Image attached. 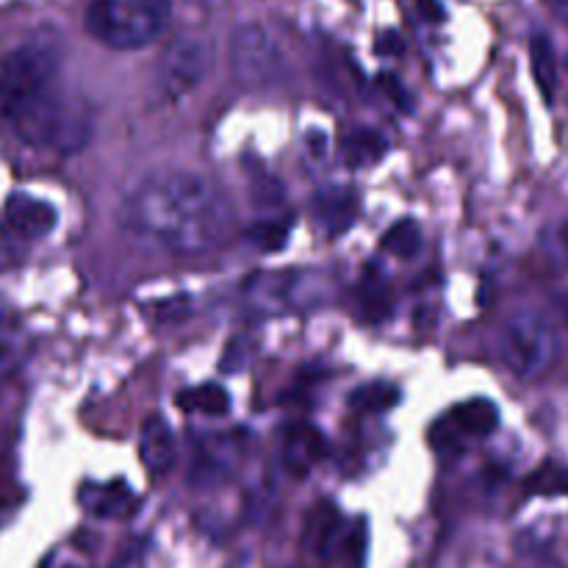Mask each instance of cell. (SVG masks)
<instances>
[{
    "label": "cell",
    "mask_w": 568,
    "mask_h": 568,
    "mask_svg": "<svg viewBox=\"0 0 568 568\" xmlns=\"http://www.w3.org/2000/svg\"><path fill=\"white\" fill-rule=\"evenodd\" d=\"M381 87L386 89V92H388V98H392V100H397V103H399V109H405V111H408L410 100H408V94H405V89H403V83H399V78H394L392 72H383V75H381Z\"/></svg>",
    "instance_id": "d4e9b609"
},
{
    "label": "cell",
    "mask_w": 568,
    "mask_h": 568,
    "mask_svg": "<svg viewBox=\"0 0 568 568\" xmlns=\"http://www.w3.org/2000/svg\"><path fill=\"white\" fill-rule=\"evenodd\" d=\"M55 75H59V55L48 44L28 42L11 50L0 64V111L55 87Z\"/></svg>",
    "instance_id": "5b68a950"
},
{
    "label": "cell",
    "mask_w": 568,
    "mask_h": 568,
    "mask_svg": "<svg viewBox=\"0 0 568 568\" xmlns=\"http://www.w3.org/2000/svg\"><path fill=\"white\" fill-rule=\"evenodd\" d=\"M20 355H22L20 331H17L9 320L0 322V375L9 372L11 366L20 361Z\"/></svg>",
    "instance_id": "7402d4cb"
},
{
    "label": "cell",
    "mask_w": 568,
    "mask_h": 568,
    "mask_svg": "<svg viewBox=\"0 0 568 568\" xmlns=\"http://www.w3.org/2000/svg\"><path fill=\"white\" fill-rule=\"evenodd\" d=\"M3 222L17 239H22V242H39V239L50 236V233L55 231L59 214H55L53 205L44 203V200L17 192L6 200Z\"/></svg>",
    "instance_id": "ba28073f"
},
{
    "label": "cell",
    "mask_w": 568,
    "mask_h": 568,
    "mask_svg": "<svg viewBox=\"0 0 568 568\" xmlns=\"http://www.w3.org/2000/svg\"><path fill=\"white\" fill-rule=\"evenodd\" d=\"M314 216L327 236H342L355 225L358 216V194L347 186L320 189L314 197Z\"/></svg>",
    "instance_id": "30bf717a"
},
{
    "label": "cell",
    "mask_w": 568,
    "mask_h": 568,
    "mask_svg": "<svg viewBox=\"0 0 568 568\" xmlns=\"http://www.w3.org/2000/svg\"><path fill=\"white\" fill-rule=\"evenodd\" d=\"M178 405L189 414H200V416H211V419H220L231 410V394L225 392L216 383H203V386L186 388V392L178 397Z\"/></svg>",
    "instance_id": "9a60e30c"
},
{
    "label": "cell",
    "mask_w": 568,
    "mask_h": 568,
    "mask_svg": "<svg viewBox=\"0 0 568 568\" xmlns=\"http://www.w3.org/2000/svg\"><path fill=\"white\" fill-rule=\"evenodd\" d=\"M11 131L31 148L53 153H78L92 139V109L81 98H70L59 87L39 92L37 98L0 111Z\"/></svg>",
    "instance_id": "7a4b0ae2"
},
{
    "label": "cell",
    "mask_w": 568,
    "mask_h": 568,
    "mask_svg": "<svg viewBox=\"0 0 568 568\" xmlns=\"http://www.w3.org/2000/svg\"><path fill=\"white\" fill-rule=\"evenodd\" d=\"M388 142L381 131L375 128H355L344 136L342 142V159L349 170H366V166H375L386 159Z\"/></svg>",
    "instance_id": "7c38bea8"
},
{
    "label": "cell",
    "mask_w": 568,
    "mask_h": 568,
    "mask_svg": "<svg viewBox=\"0 0 568 568\" xmlns=\"http://www.w3.org/2000/svg\"><path fill=\"white\" fill-rule=\"evenodd\" d=\"M0 322H6V311L3 308H0Z\"/></svg>",
    "instance_id": "f1b7e54d"
},
{
    "label": "cell",
    "mask_w": 568,
    "mask_h": 568,
    "mask_svg": "<svg viewBox=\"0 0 568 568\" xmlns=\"http://www.w3.org/2000/svg\"><path fill=\"white\" fill-rule=\"evenodd\" d=\"M530 494H541V497H558V494H568V469L547 464L530 477L527 483Z\"/></svg>",
    "instance_id": "ffe728a7"
},
{
    "label": "cell",
    "mask_w": 568,
    "mask_h": 568,
    "mask_svg": "<svg viewBox=\"0 0 568 568\" xmlns=\"http://www.w3.org/2000/svg\"><path fill=\"white\" fill-rule=\"evenodd\" d=\"M497 353L514 375H519L521 381H536L552 369L558 358V333L552 322L538 311H516L499 327Z\"/></svg>",
    "instance_id": "277c9868"
},
{
    "label": "cell",
    "mask_w": 568,
    "mask_h": 568,
    "mask_svg": "<svg viewBox=\"0 0 568 568\" xmlns=\"http://www.w3.org/2000/svg\"><path fill=\"white\" fill-rule=\"evenodd\" d=\"M139 458L150 477H164L175 464V436L161 416H148L139 433Z\"/></svg>",
    "instance_id": "8fae6325"
},
{
    "label": "cell",
    "mask_w": 568,
    "mask_h": 568,
    "mask_svg": "<svg viewBox=\"0 0 568 568\" xmlns=\"http://www.w3.org/2000/svg\"><path fill=\"white\" fill-rule=\"evenodd\" d=\"M364 297H361V305L366 311V320L372 322H383L388 314H392V297L386 292V283L381 281H372L364 283Z\"/></svg>",
    "instance_id": "44dd1931"
},
{
    "label": "cell",
    "mask_w": 568,
    "mask_h": 568,
    "mask_svg": "<svg viewBox=\"0 0 568 568\" xmlns=\"http://www.w3.org/2000/svg\"><path fill=\"white\" fill-rule=\"evenodd\" d=\"M170 22V0H92L87 28L114 50H139L155 42Z\"/></svg>",
    "instance_id": "3957f363"
},
{
    "label": "cell",
    "mask_w": 568,
    "mask_h": 568,
    "mask_svg": "<svg viewBox=\"0 0 568 568\" xmlns=\"http://www.w3.org/2000/svg\"><path fill=\"white\" fill-rule=\"evenodd\" d=\"M120 222L178 255H205L231 239L236 216L227 194L200 172L159 170L125 192Z\"/></svg>",
    "instance_id": "6da1fadb"
},
{
    "label": "cell",
    "mask_w": 568,
    "mask_h": 568,
    "mask_svg": "<svg viewBox=\"0 0 568 568\" xmlns=\"http://www.w3.org/2000/svg\"><path fill=\"white\" fill-rule=\"evenodd\" d=\"M449 422H453L460 436L486 438L499 427V410L491 399H466L453 410Z\"/></svg>",
    "instance_id": "5bb4252c"
},
{
    "label": "cell",
    "mask_w": 568,
    "mask_h": 568,
    "mask_svg": "<svg viewBox=\"0 0 568 568\" xmlns=\"http://www.w3.org/2000/svg\"><path fill=\"white\" fill-rule=\"evenodd\" d=\"M211 70V44L200 37H181L159 55L155 83L166 98L192 92Z\"/></svg>",
    "instance_id": "52a82bcc"
},
{
    "label": "cell",
    "mask_w": 568,
    "mask_h": 568,
    "mask_svg": "<svg viewBox=\"0 0 568 568\" xmlns=\"http://www.w3.org/2000/svg\"><path fill=\"white\" fill-rule=\"evenodd\" d=\"M327 453V438L314 425H294L283 436V466L294 477H305Z\"/></svg>",
    "instance_id": "9c48e42d"
},
{
    "label": "cell",
    "mask_w": 568,
    "mask_h": 568,
    "mask_svg": "<svg viewBox=\"0 0 568 568\" xmlns=\"http://www.w3.org/2000/svg\"><path fill=\"white\" fill-rule=\"evenodd\" d=\"M305 148H308L311 155H316V159H325V155H327V136L322 131H311L308 136H305Z\"/></svg>",
    "instance_id": "83f0119b"
},
{
    "label": "cell",
    "mask_w": 568,
    "mask_h": 568,
    "mask_svg": "<svg viewBox=\"0 0 568 568\" xmlns=\"http://www.w3.org/2000/svg\"><path fill=\"white\" fill-rule=\"evenodd\" d=\"M383 250L394 258L410 261L419 255L422 250V231L414 220H399L397 225H392L383 236Z\"/></svg>",
    "instance_id": "ac0fdd59"
},
{
    "label": "cell",
    "mask_w": 568,
    "mask_h": 568,
    "mask_svg": "<svg viewBox=\"0 0 568 568\" xmlns=\"http://www.w3.org/2000/svg\"><path fill=\"white\" fill-rule=\"evenodd\" d=\"M399 403V392L388 383H369V386H361L358 392L349 397V408L355 414H386L394 405Z\"/></svg>",
    "instance_id": "d6986e66"
},
{
    "label": "cell",
    "mask_w": 568,
    "mask_h": 568,
    "mask_svg": "<svg viewBox=\"0 0 568 568\" xmlns=\"http://www.w3.org/2000/svg\"><path fill=\"white\" fill-rule=\"evenodd\" d=\"M288 231H292V222L281 220V216H264V220H255L253 225L244 231V239L253 244L261 253H277V250L286 247Z\"/></svg>",
    "instance_id": "e0dca14e"
},
{
    "label": "cell",
    "mask_w": 568,
    "mask_h": 568,
    "mask_svg": "<svg viewBox=\"0 0 568 568\" xmlns=\"http://www.w3.org/2000/svg\"><path fill=\"white\" fill-rule=\"evenodd\" d=\"M227 59H231L233 78L247 89H261L272 83L281 75L283 67V53L275 37L258 22H247L233 31Z\"/></svg>",
    "instance_id": "8992f818"
},
{
    "label": "cell",
    "mask_w": 568,
    "mask_h": 568,
    "mask_svg": "<svg viewBox=\"0 0 568 568\" xmlns=\"http://www.w3.org/2000/svg\"><path fill=\"white\" fill-rule=\"evenodd\" d=\"M375 48L381 55H399L405 50V42L397 31H383L381 37H377Z\"/></svg>",
    "instance_id": "484cf974"
},
{
    "label": "cell",
    "mask_w": 568,
    "mask_h": 568,
    "mask_svg": "<svg viewBox=\"0 0 568 568\" xmlns=\"http://www.w3.org/2000/svg\"><path fill=\"white\" fill-rule=\"evenodd\" d=\"M566 70H568V55H566Z\"/></svg>",
    "instance_id": "f546056e"
},
{
    "label": "cell",
    "mask_w": 568,
    "mask_h": 568,
    "mask_svg": "<svg viewBox=\"0 0 568 568\" xmlns=\"http://www.w3.org/2000/svg\"><path fill=\"white\" fill-rule=\"evenodd\" d=\"M416 9H419V14L425 17L427 22H442L444 17H447L442 0H416Z\"/></svg>",
    "instance_id": "4316f807"
},
{
    "label": "cell",
    "mask_w": 568,
    "mask_h": 568,
    "mask_svg": "<svg viewBox=\"0 0 568 568\" xmlns=\"http://www.w3.org/2000/svg\"><path fill=\"white\" fill-rule=\"evenodd\" d=\"M133 494L125 483H109V486H87L81 491V505L89 514L100 519H120L133 510Z\"/></svg>",
    "instance_id": "4fadbf2b"
},
{
    "label": "cell",
    "mask_w": 568,
    "mask_h": 568,
    "mask_svg": "<svg viewBox=\"0 0 568 568\" xmlns=\"http://www.w3.org/2000/svg\"><path fill=\"white\" fill-rule=\"evenodd\" d=\"M530 64L532 78H536L544 100L552 103L555 87H558V59H555V48L552 42H549L547 33H536V37L530 39Z\"/></svg>",
    "instance_id": "2e32d148"
},
{
    "label": "cell",
    "mask_w": 568,
    "mask_h": 568,
    "mask_svg": "<svg viewBox=\"0 0 568 568\" xmlns=\"http://www.w3.org/2000/svg\"><path fill=\"white\" fill-rule=\"evenodd\" d=\"M22 258H26V242L17 239L14 233L6 227V222H0V272L14 270Z\"/></svg>",
    "instance_id": "cb8c5ba5"
},
{
    "label": "cell",
    "mask_w": 568,
    "mask_h": 568,
    "mask_svg": "<svg viewBox=\"0 0 568 568\" xmlns=\"http://www.w3.org/2000/svg\"><path fill=\"white\" fill-rule=\"evenodd\" d=\"M283 200H286V189L281 186V181H275L272 175H255L253 203H258L261 209H272V205H281Z\"/></svg>",
    "instance_id": "603a6c76"
}]
</instances>
